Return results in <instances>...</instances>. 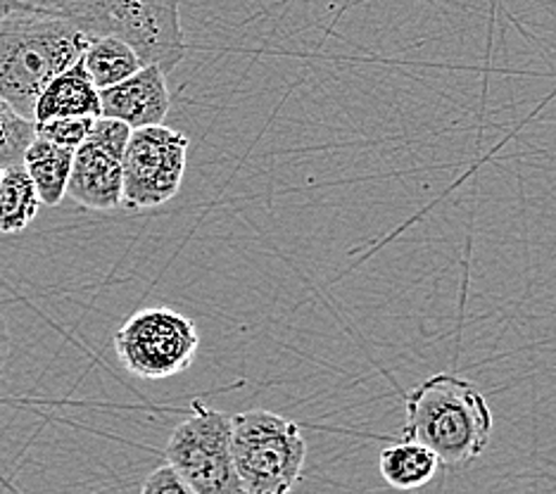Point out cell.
Instances as JSON below:
<instances>
[{
	"mask_svg": "<svg viewBox=\"0 0 556 494\" xmlns=\"http://www.w3.org/2000/svg\"><path fill=\"white\" fill-rule=\"evenodd\" d=\"M91 34L55 12L20 3L0 20V100L34 122L36 100L79 62Z\"/></svg>",
	"mask_w": 556,
	"mask_h": 494,
	"instance_id": "cell-1",
	"label": "cell"
},
{
	"mask_svg": "<svg viewBox=\"0 0 556 494\" xmlns=\"http://www.w3.org/2000/svg\"><path fill=\"white\" fill-rule=\"evenodd\" d=\"M407 421L402 435L421 442L440 464L464 468L485 452L492 435V411L471 380L435 373L404 397Z\"/></svg>",
	"mask_w": 556,
	"mask_h": 494,
	"instance_id": "cell-2",
	"label": "cell"
},
{
	"mask_svg": "<svg viewBox=\"0 0 556 494\" xmlns=\"http://www.w3.org/2000/svg\"><path fill=\"white\" fill-rule=\"evenodd\" d=\"M77 22L91 36L115 34L129 41L143 62L174 72L184 60L181 0H22Z\"/></svg>",
	"mask_w": 556,
	"mask_h": 494,
	"instance_id": "cell-3",
	"label": "cell"
},
{
	"mask_svg": "<svg viewBox=\"0 0 556 494\" xmlns=\"http://www.w3.org/2000/svg\"><path fill=\"white\" fill-rule=\"evenodd\" d=\"M231 454L248 494H286L298 485L307 459L300 426L267 409L231 416Z\"/></svg>",
	"mask_w": 556,
	"mask_h": 494,
	"instance_id": "cell-4",
	"label": "cell"
},
{
	"mask_svg": "<svg viewBox=\"0 0 556 494\" xmlns=\"http://www.w3.org/2000/svg\"><path fill=\"white\" fill-rule=\"evenodd\" d=\"M112 345L131 376L167 380L193 364L200 333L188 316L169 307H148L124 321Z\"/></svg>",
	"mask_w": 556,
	"mask_h": 494,
	"instance_id": "cell-5",
	"label": "cell"
},
{
	"mask_svg": "<svg viewBox=\"0 0 556 494\" xmlns=\"http://www.w3.org/2000/svg\"><path fill=\"white\" fill-rule=\"evenodd\" d=\"M164 456L191 494L243 492L231 454L229 414L193 402V414L172 430Z\"/></svg>",
	"mask_w": 556,
	"mask_h": 494,
	"instance_id": "cell-6",
	"label": "cell"
},
{
	"mask_svg": "<svg viewBox=\"0 0 556 494\" xmlns=\"http://www.w3.org/2000/svg\"><path fill=\"white\" fill-rule=\"evenodd\" d=\"M191 141L164 124L131 129L122 157V205L131 212L153 210L181 190Z\"/></svg>",
	"mask_w": 556,
	"mask_h": 494,
	"instance_id": "cell-7",
	"label": "cell"
},
{
	"mask_svg": "<svg viewBox=\"0 0 556 494\" xmlns=\"http://www.w3.org/2000/svg\"><path fill=\"white\" fill-rule=\"evenodd\" d=\"M129 136V124L103 117V114L93 119L86 141L74 150L67 181V195L77 205L96 212H112L122 205V157Z\"/></svg>",
	"mask_w": 556,
	"mask_h": 494,
	"instance_id": "cell-8",
	"label": "cell"
},
{
	"mask_svg": "<svg viewBox=\"0 0 556 494\" xmlns=\"http://www.w3.org/2000/svg\"><path fill=\"white\" fill-rule=\"evenodd\" d=\"M172 107L167 72L148 62L124 81L100 91V114L119 119L131 129L164 124Z\"/></svg>",
	"mask_w": 556,
	"mask_h": 494,
	"instance_id": "cell-9",
	"label": "cell"
},
{
	"mask_svg": "<svg viewBox=\"0 0 556 494\" xmlns=\"http://www.w3.org/2000/svg\"><path fill=\"white\" fill-rule=\"evenodd\" d=\"M58 117H100V91L86 74L81 60L50 79L36 100L34 122Z\"/></svg>",
	"mask_w": 556,
	"mask_h": 494,
	"instance_id": "cell-10",
	"label": "cell"
},
{
	"mask_svg": "<svg viewBox=\"0 0 556 494\" xmlns=\"http://www.w3.org/2000/svg\"><path fill=\"white\" fill-rule=\"evenodd\" d=\"M74 162V150L62 148L46 138L34 136L22 155V167L27 169L31 181L39 190L41 205L58 207L67 195V181Z\"/></svg>",
	"mask_w": 556,
	"mask_h": 494,
	"instance_id": "cell-11",
	"label": "cell"
},
{
	"mask_svg": "<svg viewBox=\"0 0 556 494\" xmlns=\"http://www.w3.org/2000/svg\"><path fill=\"white\" fill-rule=\"evenodd\" d=\"M81 65L86 74L91 76L98 91H103V88L115 86L124 81L126 76L136 74L146 62L138 55V50L129 41H124L122 36L103 34L88 41L81 55Z\"/></svg>",
	"mask_w": 556,
	"mask_h": 494,
	"instance_id": "cell-12",
	"label": "cell"
},
{
	"mask_svg": "<svg viewBox=\"0 0 556 494\" xmlns=\"http://www.w3.org/2000/svg\"><path fill=\"white\" fill-rule=\"evenodd\" d=\"M378 468L390 487L395 490H419L435 478L440 459L426 445L404 438L397 445L381 452Z\"/></svg>",
	"mask_w": 556,
	"mask_h": 494,
	"instance_id": "cell-13",
	"label": "cell"
},
{
	"mask_svg": "<svg viewBox=\"0 0 556 494\" xmlns=\"http://www.w3.org/2000/svg\"><path fill=\"white\" fill-rule=\"evenodd\" d=\"M41 210V198L22 164L3 169L0 179V233H22Z\"/></svg>",
	"mask_w": 556,
	"mask_h": 494,
	"instance_id": "cell-14",
	"label": "cell"
},
{
	"mask_svg": "<svg viewBox=\"0 0 556 494\" xmlns=\"http://www.w3.org/2000/svg\"><path fill=\"white\" fill-rule=\"evenodd\" d=\"M34 138V122L20 117L8 103L0 100V167L22 164V155Z\"/></svg>",
	"mask_w": 556,
	"mask_h": 494,
	"instance_id": "cell-15",
	"label": "cell"
},
{
	"mask_svg": "<svg viewBox=\"0 0 556 494\" xmlns=\"http://www.w3.org/2000/svg\"><path fill=\"white\" fill-rule=\"evenodd\" d=\"M96 117H58L48 122H34V136L46 138V141H53L62 148L77 150L84 141L88 131H91Z\"/></svg>",
	"mask_w": 556,
	"mask_h": 494,
	"instance_id": "cell-16",
	"label": "cell"
},
{
	"mask_svg": "<svg viewBox=\"0 0 556 494\" xmlns=\"http://www.w3.org/2000/svg\"><path fill=\"white\" fill-rule=\"evenodd\" d=\"M141 492L143 494H191V490H188V485L184 483V478L176 473V468L172 464L155 468V471L146 478Z\"/></svg>",
	"mask_w": 556,
	"mask_h": 494,
	"instance_id": "cell-17",
	"label": "cell"
},
{
	"mask_svg": "<svg viewBox=\"0 0 556 494\" xmlns=\"http://www.w3.org/2000/svg\"><path fill=\"white\" fill-rule=\"evenodd\" d=\"M22 0H0V20H3L10 10H15Z\"/></svg>",
	"mask_w": 556,
	"mask_h": 494,
	"instance_id": "cell-18",
	"label": "cell"
},
{
	"mask_svg": "<svg viewBox=\"0 0 556 494\" xmlns=\"http://www.w3.org/2000/svg\"><path fill=\"white\" fill-rule=\"evenodd\" d=\"M0 179H3V167H0Z\"/></svg>",
	"mask_w": 556,
	"mask_h": 494,
	"instance_id": "cell-19",
	"label": "cell"
}]
</instances>
